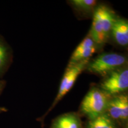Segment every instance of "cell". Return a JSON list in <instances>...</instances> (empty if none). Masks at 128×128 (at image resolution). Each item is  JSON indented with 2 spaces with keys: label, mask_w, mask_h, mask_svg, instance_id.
<instances>
[{
  "label": "cell",
  "mask_w": 128,
  "mask_h": 128,
  "mask_svg": "<svg viewBox=\"0 0 128 128\" xmlns=\"http://www.w3.org/2000/svg\"><path fill=\"white\" fill-rule=\"evenodd\" d=\"M116 18L114 12L106 6L96 7L89 34L97 45H102L108 41Z\"/></svg>",
  "instance_id": "obj_1"
},
{
  "label": "cell",
  "mask_w": 128,
  "mask_h": 128,
  "mask_svg": "<svg viewBox=\"0 0 128 128\" xmlns=\"http://www.w3.org/2000/svg\"><path fill=\"white\" fill-rule=\"evenodd\" d=\"M127 62L126 57L122 54L104 53L97 56L92 61L90 60L86 70L94 74L106 76L113 72L125 67Z\"/></svg>",
  "instance_id": "obj_2"
},
{
  "label": "cell",
  "mask_w": 128,
  "mask_h": 128,
  "mask_svg": "<svg viewBox=\"0 0 128 128\" xmlns=\"http://www.w3.org/2000/svg\"><path fill=\"white\" fill-rule=\"evenodd\" d=\"M111 96L100 88L90 90L81 102L80 110L89 120L104 114L106 111Z\"/></svg>",
  "instance_id": "obj_3"
},
{
  "label": "cell",
  "mask_w": 128,
  "mask_h": 128,
  "mask_svg": "<svg viewBox=\"0 0 128 128\" xmlns=\"http://www.w3.org/2000/svg\"><path fill=\"white\" fill-rule=\"evenodd\" d=\"M90 60H84V61L81 62L80 63L75 64V65H70V66L68 65V67H67L65 74L62 77L61 82H60L56 97L52 106L48 111L47 113H49L53 108H55L56 104L71 90L78 76L82 73L83 71L86 70V66Z\"/></svg>",
  "instance_id": "obj_4"
},
{
  "label": "cell",
  "mask_w": 128,
  "mask_h": 128,
  "mask_svg": "<svg viewBox=\"0 0 128 128\" xmlns=\"http://www.w3.org/2000/svg\"><path fill=\"white\" fill-rule=\"evenodd\" d=\"M111 96L122 94L128 88V70L126 66L106 76L100 88Z\"/></svg>",
  "instance_id": "obj_5"
},
{
  "label": "cell",
  "mask_w": 128,
  "mask_h": 128,
  "mask_svg": "<svg viewBox=\"0 0 128 128\" xmlns=\"http://www.w3.org/2000/svg\"><path fill=\"white\" fill-rule=\"evenodd\" d=\"M106 113L114 122L125 123L128 119V96L122 93L112 96Z\"/></svg>",
  "instance_id": "obj_6"
},
{
  "label": "cell",
  "mask_w": 128,
  "mask_h": 128,
  "mask_svg": "<svg viewBox=\"0 0 128 128\" xmlns=\"http://www.w3.org/2000/svg\"><path fill=\"white\" fill-rule=\"evenodd\" d=\"M97 44L88 34L78 44L72 54L68 66L73 65L84 60H90L96 52Z\"/></svg>",
  "instance_id": "obj_7"
},
{
  "label": "cell",
  "mask_w": 128,
  "mask_h": 128,
  "mask_svg": "<svg viewBox=\"0 0 128 128\" xmlns=\"http://www.w3.org/2000/svg\"><path fill=\"white\" fill-rule=\"evenodd\" d=\"M111 35L114 40L121 46L128 44V22L126 19L117 17L112 28Z\"/></svg>",
  "instance_id": "obj_8"
},
{
  "label": "cell",
  "mask_w": 128,
  "mask_h": 128,
  "mask_svg": "<svg viewBox=\"0 0 128 128\" xmlns=\"http://www.w3.org/2000/svg\"><path fill=\"white\" fill-rule=\"evenodd\" d=\"M50 128H82V124L76 113H67L56 118Z\"/></svg>",
  "instance_id": "obj_9"
},
{
  "label": "cell",
  "mask_w": 128,
  "mask_h": 128,
  "mask_svg": "<svg viewBox=\"0 0 128 128\" xmlns=\"http://www.w3.org/2000/svg\"><path fill=\"white\" fill-rule=\"evenodd\" d=\"M12 60V49L0 35V77L6 73Z\"/></svg>",
  "instance_id": "obj_10"
},
{
  "label": "cell",
  "mask_w": 128,
  "mask_h": 128,
  "mask_svg": "<svg viewBox=\"0 0 128 128\" xmlns=\"http://www.w3.org/2000/svg\"><path fill=\"white\" fill-rule=\"evenodd\" d=\"M86 128H118V127L116 122L105 113L93 119L89 120Z\"/></svg>",
  "instance_id": "obj_11"
},
{
  "label": "cell",
  "mask_w": 128,
  "mask_h": 128,
  "mask_svg": "<svg viewBox=\"0 0 128 128\" xmlns=\"http://www.w3.org/2000/svg\"><path fill=\"white\" fill-rule=\"evenodd\" d=\"M75 9L83 12H93L96 8L97 1L96 0H72L70 1Z\"/></svg>",
  "instance_id": "obj_12"
},
{
  "label": "cell",
  "mask_w": 128,
  "mask_h": 128,
  "mask_svg": "<svg viewBox=\"0 0 128 128\" xmlns=\"http://www.w3.org/2000/svg\"><path fill=\"white\" fill-rule=\"evenodd\" d=\"M5 84H6V82L0 79V94L2 92L3 89H4Z\"/></svg>",
  "instance_id": "obj_13"
},
{
  "label": "cell",
  "mask_w": 128,
  "mask_h": 128,
  "mask_svg": "<svg viewBox=\"0 0 128 128\" xmlns=\"http://www.w3.org/2000/svg\"><path fill=\"white\" fill-rule=\"evenodd\" d=\"M7 111V109L4 107H0V113H3V112H6Z\"/></svg>",
  "instance_id": "obj_14"
}]
</instances>
